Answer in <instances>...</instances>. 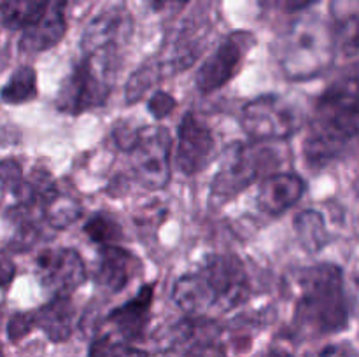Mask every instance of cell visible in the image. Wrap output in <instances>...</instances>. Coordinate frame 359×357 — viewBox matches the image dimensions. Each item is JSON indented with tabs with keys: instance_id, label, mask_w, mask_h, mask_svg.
Instances as JSON below:
<instances>
[{
	"instance_id": "obj_15",
	"label": "cell",
	"mask_w": 359,
	"mask_h": 357,
	"mask_svg": "<svg viewBox=\"0 0 359 357\" xmlns=\"http://www.w3.org/2000/svg\"><path fill=\"white\" fill-rule=\"evenodd\" d=\"M305 192V182L300 175L283 172L263 178L259 184L256 203L266 216H280L297 205Z\"/></svg>"
},
{
	"instance_id": "obj_2",
	"label": "cell",
	"mask_w": 359,
	"mask_h": 357,
	"mask_svg": "<svg viewBox=\"0 0 359 357\" xmlns=\"http://www.w3.org/2000/svg\"><path fill=\"white\" fill-rule=\"evenodd\" d=\"M359 135V65L333 80L316 102L307 139L305 160L325 167Z\"/></svg>"
},
{
	"instance_id": "obj_25",
	"label": "cell",
	"mask_w": 359,
	"mask_h": 357,
	"mask_svg": "<svg viewBox=\"0 0 359 357\" xmlns=\"http://www.w3.org/2000/svg\"><path fill=\"white\" fill-rule=\"evenodd\" d=\"M46 216H48L49 223L55 227H65L70 223L77 219L81 216V206L79 203L74 202L72 198H67V196L56 195L51 202L46 206Z\"/></svg>"
},
{
	"instance_id": "obj_16",
	"label": "cell",
	"mask_w": 359,
	"mask_h": 357,
	"mask_svg": "<svg viewBox=\"0 0 359 357\" xmlns=\"http://www.w3.org/2000/svg\"><path fill=\"white\" fill-rule=\"evenodd\" d=\"M140 261L126 248L118 245H100L95 280L111 293H119L139 273Z\"/></svg>"
},
{
	"instance_id": "obj_32",
	"label": "cell",
	"mask_w": 359,
	"mask_h": 357,
	"mask_svg": "<svg viewBox=\"0 0 359 357\" xmlns=\"http://www.w3.org/2000/svg\"><path fill=\"white\" fill-rule=\"evenodd\" d=\"M263 357H291V356L287 352H284V350H272V352H269Z\"/></svg>"
},
{
	"instance_id": "obj_13",
	"label": "cell",
	"mask_w": 359,
	"mask_h": 357,
	"mask_svg": "<svg viewBox=\"0 0 359 357\" xmlns=\"http://www.w3.org/2000/svg\"><path fill=\"white\" fill-rule=\"evenodd\" d=\"M67 0H42L34 16L23 27L20 49L23 52H44L55 48L67 31Z\"/></svg>"
},
{
	"instance_id": "obj_22",
	"label": "cell",
	"mask_w": 359,
	"mask_h": 357,
	"mask_svg": "<svg viewBox=\"0 0 359 357\" xmlns=\"http://www.w3.org/2000/svg\"><path fill=\"white\" fill-rule=\"evenodd\" d=\"M41 4L42 0H2L0 2L2 23L11 30L23 28Z\"/></svg>"
},
{
	"instance_id": "obj_20",
	"label": "cell",
	"mask_w": 359,
	"mask_h": 357,
	"mask_svg": "<svg viewBox=\"0 0 359 357\" xmlns=\"http://www.w3.org/2000/svg\"><path fill=\"white\" fill-rule=\"evenodd\" d=\"M294 231L307 251L318 252L328 244V230L318 210H305L294 219Z\"/></svg>"
},
{
	"instance_id": "obj_30",
	"label": "cell",
	"mask_w": 359,
	"mask_h": 357,
	"mask_svg": "<svg viewBox=\"0 0 359 357\" xmlns=\"http://www.w3.org/2000/svg\"><path fill=\"white\" fill-rule=\"evenodd\" d=\"M16 266L7 258L6 254H0V287H7L14 279Z\"/></svg>"
},
{
	"instance_id": "obj_31",
	"label": "cell",
	"mask_w": 359,
	"mask_h": 357,
	"mask_svg": "<svg viewBox=\"0 0 359 357\" xmlns=\"http://www.w3.org/2000/svg\"><path fill=\"white\" fill-rule=\"evenodd\" d=\"M316 2L318 0H286V10L287 13H298V10L307 9Z\"/></svg>"
},
{
	"instance_id": "obj_27",
	"label": "cell",
	"mask_w": 359,
	"mask_h": 357,
	"mask_svg": "<svg viewBox=\"0 0 359 357\" xmlns=\"http://www.w3.org/2000/svg\"><path fill=\"white\" fill-rule=\"evenodd\" d=\"M23 182V172L18 161H0V191H9L14 195Z\"/></svg>"
},
{
	"instance_id": "obj_6",
	"label": "cell",
	"mask_w": 359,
	"mask_h": 357,
	"mask_svg": "<svg viewBox=\"0 0 359 357\" xmlns=\"http://www.w3.org/2000/svg\"><path fill=\"white\" fill-rule=\"evenodd\" d=\"M276 163L272 149L233 144L226 149L223 164L214 175L210 184V200L212 203H226L249 188L266 170L276 167Z\"/></svg>"
},
{
	"instance_id": "obj_21",
	"label": "cell",
	"mask_w": 359,
	"mask_h": 357,
	"mask_svg": "<svg viewBox=\"0 0 359 357\" xmlns=\"http://www.w3.org/2000/svg\"><path fill=\"white\" fill-rule=\"evenodd\" d=\"M37 94V74L32 66L23 65L14 70L6 86L0 91V97L6 104L18 105L32 100Z\"/></svg>"
},
{
	"instance_id": "obj_7",
	"label": "cell",
	"mask_w": 359,
	"mask_h": 357,
	"mask_svg": "<svg viewBox=\"0 0 359 357\" xmlns=\"http://www.w3.org/2000/svg\"><path fill=\"white\" fill-rule=\"evenodd\" d=\"M300 125L294 105L279 94H262L249 102L242 112V128L255 142L287 139Z\"/></svg>"
},
{
	"instance_id": "obj_29",
	"label": "cell",
	"mask_w": 359,
	"mask_h": 357,
	"mask_svg": "<svg viewBox=\"0 0 359 357\" xmlns=\"http://www.w3.org/2000/svg\"><path fill=\"white\" fill-rule=\"evenodd\" d=\"M147 108L153 114L154 119H165L172 111L175 108V98L170 93H165V91H156L153 97L147 102Z\"/></svg>"
},
{
	"instance_id": "obj_28",
	"label": "cell",
	"mask_w": 359,
	"mask_h": 357,
	"mask_svg": "<svg viewBox=\"0 0 359 357\" xmlns=\"http://www.w3.org/2000/svg\"><path fill=\"white\" fill-rule=\"evenodd\" d=\"M35 328V314H14L7 326V335L9 340L18 342L23 336H27Z\"/></svg>"
},
{
	"instance_id": "obj_10",
	"label": "cell",
	"mask_w": 359,
	"mask_h": 357,
	"mask_svg": "<svg viewBox=\"0 0 359 357\" xmlns=\"http://www.w3.org/2000/svg\"><path fill=\"white\" fill-rule=\"evenodd\" d=\"M170 357H226L221 328L209 317H188L168 338Z\"/></svg>"
},
{
	"instance_id": "obj_4",
	"label": "cell",
	"mask_w": 359,
	"mask_h": 357,
	"mask_svg": "<svg viewBox=\"0 0 359 357\" xmlns=\"http://www.w3.org/2000/svg\"><path fill=\"white\" fill-rule=\"evenodd\" d=\"M118 63V56L84 55L60 86L56 107L69 114H81L104 105L111 94Z\"/></svg>"
},
{
	"instance_id": "obj_33",
	"label": "cell",
	"mask_w": 359,
	"mask_h": 357,
	"mask_svg": "<svg viewBox=\"0 0 359 357\" xmlns=\"http://www.w3.org/2000/svg\"><path fill=\"white\" fill-rule=\"evenodd\" d=\"M158 2H160L161 6H163V9H165V7L170 6V4H181V6H182V4L189 2V0H158Z\"/></svg>"
},
{
	"instance_id": "obj_34",
	"label": "cell",
	"mask_w": 359,
	"mask_h": 357,
	"mask_svg": "<svg viewBox=\"0 0 359 357\" xmlns=\"http://www.w3.org/2000/svg\"><path fill=\"white\" fill-rule=\"evenodd\" d=\"M262 2H263V6H265V4H266V6H270V4H272L273 0H262Z\"/></svg>"
},
{
	"instance_id": "obj_17",
	"label": "cell",
	"mask_w": 359,
	"mask_h": 357,
	"mask_svg": "<svg viewBox=\"0 0 359 357\" xmlns=\"http://www.w3.org/2000/svg\"><path fill=\"white\" fill-rule=\"evenodd\" d=\"M154 298V286L147 284L139 290L135 298L126 301L121 307L114 308L109 314L107 321L111 322L112 328L126 340H139L146 331L147 324L151 318V307H153Z\"/></svg>"
},
{
	"instance_id": "obj_1",
	"label": "cell",
	"mask_w": 359,
	"mask_h": 357,
	"mask_svg": "<svg viewBox=\"0 0 359 357\" xmlns=\"http://www.w3.org/2000/svg\"><path fill=\"white\" fill-rule=\"evenodd\" d=\"M251 296L244 262L233 254H210L191 273L182 275L172 289V300L191 317L226 314Z\"/></svg>"
},
{
	"instance_id": "obj_14",
	"label": "cell",
	"mask_w": 359,
	"mask_h": 357,
	"mask_svg": "<svg viewBox=\"0 0 359 357\" xmlns=\"http://www.w3.org/2000/svg\"><path fill=\"white\" fill-rule=\"evenodd\" d=\"M214 153V135L205 121L193 112L182 118L179 125L177 167L184 175L200 174L209 164Z\"/></svg>"
},
{
	"instance_id": "obj_18",
	"label": "cell",
	"mask_w": 359,
	"mask_h": 357,
	"mask_svg": "<svg viewBox=\"0 0 359 357\" xmlns=\"http://www.w3.org/2000/svg\"><path fill=\"white\" fill-rule=\"evenodd\" d=\"M330 18L335 48L347 56L359 55V0H332Z\"/></svg>"
},
{
	"instance_id": "obj_26",
	"label": "cell",
	"mask_w": 359,
	"mask_h": 357,
	"mask_svg": "<svg viewBox=\"0 0 359 357\" xmlns=\"http://www.w3.org/2000/svg\"><path fill=\"white\" fill-rule=\"evenodd\" d=\"M158 70L160 66L153 65V63H147V65H142L139 70L132 74V77L126 83V102L128 104H135L140 98L144 97L147 90L153 86L158 80Z\"/></svg>"
},
{
	"instance_id": "obj_8",
	"label": "cell",
	"mask_w": 359,
	"mask_h": 357,
	"mask_svg": "<svg viewBox=\"0 0 359 357\" xmlns=\"http://www.w3.org/2000/svg\"><path fill=\"white\" fill-rule=\"evenodd\" d=\"M170 133L163 126L139 128L128 154L137 178L149 191L163 189L170 181Z\"/></svg>"
},
{
	"instance_id": "obj_9",
	"label": "cell",
	"mask_w": 359,
	"mask_h": 357,
	"mask_svg": "<svg viewBox=\"0 0 359 357\" xmlns=\"http://www.w3.org/2000/svg\"><path fill=\"white\" fill-rule=\"evenodd\" d=\"M252 44L255 37L249 31H233L228 35L196 72V90L209 94L230 83L241 70Z\"/></svg>"
},
{
	"instance_id": "obj_19",
	"label": "cell",
	"mask_w": 359,
	"mask_h": 357,
	"mask_svg": "<svg viewBox=\"0 0 359 357\" xmlns=\"http://www.w3.org/2000/svg\"><path fill=\"white\" fill-rule=\"evenodd\" d=\"M76 310L69 296H55L48 304L35 312V326L46 332L51 342L62 343L70 338Z\"/></svg>"
},
{
	"instance_id": "obj_23",
	"label": "cell",
	"mask_w": 359,
	"mask_h": 357,
	"mask_svg": "<svg viewBox=\"0 0 359 357\" xmlns=\"http://www.w3.org/2000/svg\"><path fill=\"white\" fill-rule=\"evenodd\" d=\"M84 233L100 245H114L121 238V226L107 214H97L84 224Z\"/></svg>"
},
{
	"instance_id": "obj_12",
	"label": "cell",
	"mask_w": 359,
	"mask_h": 357,
	"mask_svg": "<svg viewBox=\"0 0 359 357\" xmlns=\"http://www.w3.org/2000/svg\"><path fill=\"white\" fill-rule=\"evenodd\" d=\"M39 279L55 296H69L86 280V268L79 252L74 248H48L37 258Z\"/></svg>"
},
{
	"instance_id": "obj_11",
	"label": "cell",
	"mask_w": 359,
	"mask_h": 357,
	"mask_svg": "<svg viewBox=\"0 0 359 357\" xmlns=\"http://www.w3.org/2000/svg\"><path fill=\"white\" fill-rule=\"evenodd\" d=\"M132 34V16L123 6L102 10L88 23L81 38L84 55L118 56L119 46Z\"/></svg>"
},
{
	"instance_id": "obj_3",
	"label": "cell",
	"mask_w": 359,
	"mask_h": 357,
	"mask_svg": "<svg viewBox=\"0 0 359 357\" xmlns=\"http://www.w3.org/2000/svg\"><path fill=\"white\" fill-rule=\"evenodd\" d=\"M294 324L302 331L316 335H332L347 328L349 301L339 266L323 262L302 273Z\"/></svg>"
},
{
	"instance_id": "obj_5",
	"label": "cell",
	"mask_w": 359,
	"mask_h": 357,
	"mask_svg": "<svg viewBox=\"0 0 359 357\" xmlns=\"http://www.w3.org/2000/svg\"><path fill=\"white\" fill-rule=\"evenodd\" d=\"M332 30H321L314 23H302L294 28L280 52V66L293 80H307L321 74L335 52Z\"/></svg>"
},
{
	"instance_id": "obj_24",
	"label": "cell",
	"mask_w": 359,
	"mask_h": 357,
	"mask_svg": "<svg viewBox=\"0 0 359 357\" xmlns=\"http://www.w3.org/2000/svg\"><path fill=\"white\" fill-rule=\"evenodd\" d=\"M88 357H147V352L111 336H100L90 345Z\"/></svg>"
}]
</instances>
